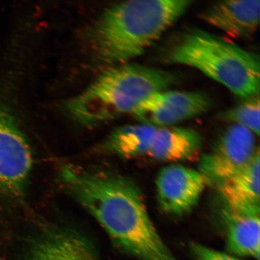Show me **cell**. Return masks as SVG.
Returning a JSON list of instances; mask_svg holds the SVG:
<instances>
[{
	"instance_id": "obj_1",
	"label": "cell",
	"mask_w": 260,
	"mask_h": 260,
	"mask_svg": "<svg viewBox=\"0 0 260 260\" xmlns=\"http://www.w3.org/2000/svg\"><path fill=\"white\" fill-rule=\"evenodd\" d=\"M65 189L117 245L139 260H178L149 216L139 188L112 172L65 165Z\"/></svg>"
},
{
	"instance_id": "obj_2",
	"label": "cell",
	"mask_w": 260,
	"mask_h": 260,
	"mask_svg": "<svg viewBox=\"0 0 260 260\" xmlns=\"http://www.w3.org/2000/svg\"><path fill=\"white\" fill-rule=\"evenodd\" d=\"M190 0H133L113 5L93 25L90 39L103 62H126L141 56L181 17Z\"/></svg>"
},
{
	"instance_id": "obj_3",
	"label": "cell",
	"mask_w": 260,
	"mask_h": 260,
	"mask_svg": "<svg viewBox=\"0 0 260 260\" xmlns=\"http://www.w3.org/2000/svg\"><path fill=\"white\" fill-rule=\"evenodd\" d=\"M176 81L175 74L168 71L123 64L101 74L83 92L68 100L65 109L86 124L133 115L149 97L167 90Z\"/></svg>"
},
{
	"instance_id": "obj_4",
	"label": "cell",
	"mask_w": 260,
	"mask_h": 260,
	"mask_svg": "<svg viewBox=\"0 0 260 260\" xmlns=\"http://www.w3.org/2000/svg\"><path fill=\"white\" fill-rule=\"evenodd\" d=\"M170 63L196 68L243 99L259 95V58L218 36L193 28L169 48Z\"/></svg>"
},
{
	"instance_id": "obj_5",
	"label": "cell",
	"mask_w": 260,
	"mask_h": 260,
	"mask_svg": "<svg viewBox=\"0 0 260 260\" xmlns=\"http://www.w3.org/2000/svg\"><path fill=\"white\" fill-rule=\"evenodd\" d=\"M32 162L27 138L11 113L0 107V196L23 194Z\"/></svg>"
},
{
	"instance_id": "obj_6",
	"label": "cell",
	"mask_w": 260,
	"mask_h": 260,
	"mask_svg": "<svg viewBox=\"0 0 260 260\" xmlns=\"http://www.w3.org/2000/svg\"><path fill=\"white\" fill-rule=\"evenodd\" d=\"M258 151L253 133L241 126L231 124L218 136L211 151L201 157L198 171L207 184L216 186L245 167Z\"/></svg>"
},
{
	"instance_id": "obj_7",
	"label": "cell",
	"mask_w": 260,
	"mask_h": 260,
	"mask_svg": "<svg viewBox=\"0 0 260 260\" xmlns=\"http://www.w3.org/2000/svg\"><path fill=\"white\" fill-rule=\"evenodd\" d=\"M211 106L212 100L204 92L165 90L149 97L132 116L143 123L164 127L203 115Z\"/></svg>"
},
{
	"instance_id": "obj_8",
	"label": "cell",
	"mask_w": 260,
	"mask_h": 260,
	"mask_svg": "<svg viewBox=\"0 0 260 260\" xmlns=\"http://www.w3.org/2000/svg\"><path fill=\"white\" fill-rule=\"evenodd\" d=\"M207 184L198 170L178 164L168 165L156 177L158 202L165 213L184 215L197 206Z\"/></svg>"
},
{
	"instance_id": "obj_9",
	"label": "cell",
	"mask_w": 260,
	"mask_h": 260,
	"mask_svg": "<svg viewBox=\"0 0 260 260\" xmlns=\"http://www.w3.org/2000/svg\"><path fill=\"white\" fill-rule=\"evenodd\" d=\"M24 260H99L92 243L67 226L44 229L29 243Z\"/></svg>"
},
{
	"instance_id": "obj_10",
	"label": "cell",
	"mask_w": 260,
	"mask_h": 260,
	"mask_svg": "<svg viewBox=\"0 0 260 260\" xmlns=\"http://www.w3.org/2000/svg\"><path fill=\"white\" fill-rule=\"evenodd\" d=\"M259 12V0H231L213 3L204 10L201 17L229 37L245 40L257 30Z\"/></svg>"
},
{
	"instance_id": "obj_11",
	"label": "cell",
	"mask_w": 260,
	"mask_h": 260,
	"mask_svg": "<svg viewBox=\"0 0 260 260\" xmlns=\"http://www.w3.org/2000/svg\"><path fill=\"white\" fill-rule=\"evenodd\" d=\"M259 155L216 186L226 210L259 215Z\"/></svg>"
},
{
	"instance_id": "obj_12",
	"label": "cell",
	"mask_w": 260,
	"mask_h": 260,
	"mask_svg": "<svg viewBox=\"0 0 260 260\" xmlns=\"http://www.w3.org/2000/svg\"><path fill=\"white\" fill-rule=\"evenodd\" d=\"M203 145L202 136L193 129L175 126L157 127L147 155L160 161H185L197 157Z\"/></svg>"
},
{
	"instance_id": "obj_13",
	"label": "cell",
	"mask_w": 260,
	"mask_h": 260,
	"mask_svg": "<svg viewBox=\"0 0 260 260\" xmlns=\"http://www.w3.org/2000/svg\"><path fill=\"white\" fill-rule=\"evenodd\" d=\"M227 252L237 257L256 260L260 256V220L258 214L225 210Z\"/></svg>"
},
{
	"instance_id": "obj_14",
	"label": "cell",
	"mask_w": 260,
	"mask_h": 260,
	"mask_svg": "<svg viewBox=\"0 0 260 260\" xmlns=\"http://www.w3.org/2000/svg\"><path fill=\"white\" fill-rule=\"evenodd\" d=\"M156 128L143 123L120 126L107 138L99 149L106 154L129 159L148 155Z\"/></svg>"
},
{
	"instance_id": "obj_15",
	"label": "cell",
	"mask_w": 260,
	"mask_h": 260,
	"mask_svg": "<svg viewBox=\"0 0 260 260\" xmlns=\"http://www.w3.org/2000/svg\"><path fill=\"white\" fill-rule=\"evenodd\" d=\"M259 95L249 99L220 114L222 121L242 126L256 136L259 135Z\"/></svg>"
},
{
	"instance_id": "obj_16",
	"label": "cell",
	"mask_w": 260,
	"mask_h": 260,
	"mask_svg": "<svg viewBox=\"0 0 260 260\" xmlns=\"http://www.w3.org/2000/svg\"><path fill=\"white\" fill-rule=\"evenodd\" d=\"M189 249L195 260H243L229 253L219 251L198 242H191Z\"/></svg>"
},
{
	"instance_id": "obj_17",
	"label": "cell",
	"mask_w": 260,
	"mask_h": 260,
	"mask_svg": "<svg viewBox=\"0 0 260 260\" xmlns=\"http://www.w3.org/2000/svg\"><path fill=\"white\" fill-rule=\"evenodd\" d=\"M0 260H2V259H0Z\"/></svg>"
}]
</instances>
